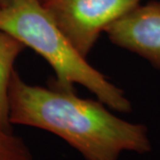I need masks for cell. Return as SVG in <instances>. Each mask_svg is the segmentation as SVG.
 <instances>
[{"label":"cell","mask_w":160,"mask_h":160,"mask_svg":"<svg viewBox=\"0 0 160 160\" xmlns=\"http://www.w3.org/2000/svg\"><path fill=\"white\" fill-rule=\"evenodd\" d=\"M9 121L60 138L86 160H121L123 153L152 152L149 129L119 117L98 99L75 90L30 85L14 71L8 88Z\"/></svg>","instance_id":"obj_1"},{"label":"cell","mask_w":160,"mask_h":160,"mask_svg":"<svg viewBox=\"0 0 160 160\" xmlns=\"http://www.w3.org/2000/svg\"><path fill=\"white\" fill-rule=\"evenodd\" d=\"M0 30L9 33L42 56L55 73L50 80L63 89H87L113 112L133 110L125 91L87 62L56 26L40 0H12L0 8Z\"/></svg>","instance_id":"obj_2"},{"label":"cell","mask_w":160,"mask_h":160,"mask_svg":"<svg viewBox=\"0 0 160 160\" xmlns=\"http://www.w3.org/2000/svg\"><path fill=\"white\" fill-rule=\"evenodd\" d=\"M142 0H47L43 3L56 26L87 58L101 33Z\"/></svg>","instance_id":"obj_3"},{"label":"cell","mask_w":160,"mask_h":160,"mask_svg":"<svg viewBox=\"0 0 160 160\" xmlns=\"http://www.w3.org/2000/svg\"><path fill=\"white\" fill-rule=\"evenodd\" d=\"M111 43L160 70V1L141 3L105 29Z\"/></svg>","instance_id":"obj_4"},{"label":"cell","mask_w":160,"mask_h":160,"mask_svg":"<svg viewBox=\"0 0 160 160\" xmlns=\"http://www.w3.org/2000/svg\"><path fill=\"white\" fill-rule=\"evenodd\" d=\"M25 48L21 40L0 30V125L9 131H14L9 121V82L13 72L16 70V61Z\"/></svg>","instance_id":"obj_5"},{"label":"cell","mask_w":160,"mask_h":160,"mask_svg":"<svg viewBox=\"0 0 160 160\" xmlns=\"http://www.w3.org/2000/svg\"><path fill=\"white\" fill-rule=\"evenodd\" d=\"M0 160H35L24 138L0 125Z\"/></svg>","instance_id":"obj_6"},{"label":"cell","mask_w":160,"mask_h":160,"mask_svg":"<svg viewBox=\"0 0 160 160\" xmlns=\"http://www.w3.org/2000/svg\"><path fill=\"white\" fill-rule=\"evenodd\" d=\"M9 1H12V0H0V8H1V6H4L5 4H8Z\"/></svg>","instance_id":"obj_7"},{"label":"cell","mask_w":160,"mask_h":160,"mask_svg":"<svg viewBox=\"0 0 160 160\" xmlns=\"http://www.w3.org/2000/svg\"><path fill=\"white\" fill-rule=\"evenodd\" d=\"M40 1H41V2H42V3H44V2H46V1H47V0H40Z\"/></svg>","instance_id":"obj_8"}]
</instances>
